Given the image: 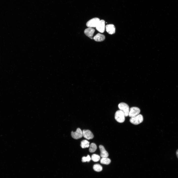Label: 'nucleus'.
<instances>
[{
	"label": "nucleus",
	"mask_w": 178,
	"mask_h": 178,
	"mask_svg": "<svg viewBox=\"0 0 178 178\" xmlns=\"http://www.w3.org/2000/svg\"><path fill=\"white\" fill-rule=\"evenodd\" d=\"M90 142L86 140L82 141L81 142L80 146L83 148H88L90 146Z\"/></svg>",
	"instance_id": "13"
},
{
	"label": "nucleus",
	"mask_w": 178,
	"mask_h": 178,
	"mask_svg": "<svg viewBox=\"0 0 178 178\" xmlns=\"http://www.w3.org/2000/svg\"><path fill=\"white\" fill-rule=\"evenodd\" d=\"M100 21L98 18H94L87 22L86 26L88 28H96Z\"/></svg>",
	"instance_id": "4"
},
{
	"label": "nucleus",
	"mask_w": 178,
	"mask_h": 178,
	"mask_svg": "<svg viewBox=\"0 0 178 178\" xmlns=\"http://www.w3.org/2000/svg\"><path fill=\"white\" fill-rule=\"evenodd\" d=\"M125 116L123 112L121 110L117 111L115 114V119L118 122L122 123L125 120Z\"/></svg>",
	"instance_id": "2"
},
{
	"label": "nucleus",
	"mask_w": 178,
	"mask_h": 178,
	"mask_svg": "<svg viewBox=\"0 0 178 178\" xmlns=\"http://www.w3.org/2000/svg\"><path fill=\"white\" fill-rule=\"evenodd\" d=\"M83 136L86 139L89 140L93 139L94 135L92 132L89 130H84L83 131Z\"/></svg>",
	"instance_id": "8"
},
{
	"label": "nucleus",
	"mask_w": 178,
	"mask_h": 178,
	"mask_svg": "<svg viewBox=\"0 0 178 178\" xmlns=\"http://www.w3.org/2000/svg\"><path fill=\"white\" fill-rule=\"evenodd\" d=\"M176 154L177 158H178V149L177 150L176 152Z\"/></svg>",
	"instance_id": "19"
},
{
	"label": "nucleus",
	"mask_w": 178,
	"mask_h": 178,
	"mask_svg": "<svg viewBox=\"0 0 178 178\" xmlns=\"http://www.w3.org/2000/svg\"><path fill=\"white\" fill-rule=\"evenodd\" d=\"M97 147L96 144L94 143H92L90 145L89 151L91 153L95 152L97 150Z\"/></svg>",
	"instance_id": "15"
},
{
	"label": "nucleus",
	"mask_w": 178,
	"mask_h": 178,
	"mask_svg": "<svg viewBox=\"0 0 178 178\" xmlns=\"http://www.w3.org/2000/svg\"><path fill=\"white\" fill-rule=\"evenodd\" d=\"M106 28L107 31L109 34L112 35L115 33V28L114 25H107L106 26Z\"/></svg>",
	"instance_id": "10"
},
{
	"label": "nucleus",
	"mask_w": 178,
	"mask_h": 178,
	"mask_svg": "<svg viewBox=\"0 0 178 178\" xmlns=\"http://www.w3.org/2000/svg\"><path fill=\"white\" fill-rule=\"evenodd\" d=\"M118 107L120 110L123 112L125 117L128 116L130 109L127 104L124 103H121L119 104Z\"/></svg>",
	"instance_id": "1"
},
{
	"label": "nucleus",
	"mask_w": 178,
	"mask_h": 178,
	"mask_svg": "<svg viewBox=\"0 0 178 178\" xmlns=\"http://www.w3.org/2000/svg\"><path fill=\"white\" fill-rule=\"evenodd\" d=\"M93 39L96 41L102 42L105 40V37L103 34L98 33L94 37Z\"/></svg>",
	"instance_id": "12"
},
{
	"label": "nucleus",
	"mask_w": 178,
	"mask_h": 178,
	"mask_svg": "<svg viewBox=\"0 0 178 178\" xmlns=\"http://www.w3.org/2000/svg\"><path fill=\"white\" fill-rule=\"evenodd\" d=\"M100 159V156L96 154H93L92 156L91 159L94 162H97L99 161Z\"/></svg>",
	"instance_id": "17"
},
{
	"label": "nucleus",
	"mask_w": 178,
	"mask_h": 178,
	"mask_svg": "<svg viewBox=\"0 0 178 178\" xmlns=\"http://www.w3.org/2000/svg\"><path fill=\"white\" fill-rule=\"evenodd\" d=\"M93 168L95 171L98 172L101 171L103 170L102 167L99 164H95L93 166Z\"/></svg>",
	"instance_id": "16"
},
{
	"label": "nucleus",
	"mask_w": 178,
	"mask_h": 178,
	"mask_svg": "<svg viewBox=\"0 0 178 178\" xmlns=\"http://www.w3.org/2000/svg\"><path fill=\"white\" fill-rule=\"evenodd\" d=\"M140 111V110L139 108L132 107L130 109L128 116L131 118L135 117L139 114Z\"/></svg>",
	"instance_id": "5"
},
{
	"label": "nucleus",
	"mask_w": 178,
	"mask_h": 178,
	"mask_svg": "<svg viewBox=\"0 0 178 178\" xmlns=\"http://www.w3.org/2000/svg\"><path fill=\"white\" fill-rule=\"evenodd\" d=\"M101 163L103 164L108 165L111 162L110 159L107 157H103L101 160Z\"/></svg>",
	"instance_id": "14"
},
{
	"label": "nucleus",
	"mask_w": 178,
	"mask_h": 178,
	"mask_svg": "<svg viewBox=\"0 0 178 178\" xmlns=\"http://www.w3.org/2000/svg\"><path fill=\"white\" fill-rule=\"evenodd\" d=\"M105 21L103 20H100L99 23L96 27L97 30L100 32L103 33L105 30Z\"/></svg>",
	"instance_id": "7"
},
{
	"label": "nucleus",
	"mask_w": 178,
	"mask_h": 178,
	"mask_svg": "<svg viewBox=\"0 0 178 178\" xmlns=\"http://www.w3.org/2000/svg\"><path fill=\"white\" fill-rule=\"evenodd\" d=\"M91 159L90 156L88 155L86 157H83L82 158V161L83 162H85L86 161L89 162Z\"/></svg>",
	"instance_id": "18"
},
{
	"label": "nucleus",
	"mask_w": 178,
	"mask_h": 178,
	"mask_svg": "<svg viewBox=\"0 0 178 178\" xmlns=\"http://www.w3.org/2000/svg\"><path fill=\"white\" fill-rule=\"evenodd\" d=\"M95 30L92 28H88L86 29L84 31L85 34L90 39H93V36Z\"/></svg>",
	"instance_id": "9"
},
{
	"label": "nucleus",
	"mask_w": 178,
	"mask_h": 178,
	"mask_svg": "<svg viewBox=\"0 0 178 178\" xmlns=\"http://www.w3.org/2000/svg\"><path fill=\"white\" fill-rule=\"evenodd\" d=\"M71 135L72 137L75 139H78L82 138L83 136L82 131L80 128H78L75 132L72 131Z\"/></svg>",
	"instance_id": "6"
},
{
	"label": "nucleus",
	"mask_w": 178,
	"mask_h": 178,
	"mask_svg": "<svg viewBox=\"0 0 178 178\" xmlns=\"http://www.w3.org/2000/svg\"><path fill=\"white\" fill-rule=\"evenodd\" d=\"M143 117L141 114L131 118L130 120V122L132 124L135 125H137L142 123L143 121Z\"/></svg>",
	"instance_id": "3"
},
{
	"label": "nucleus",
	"mask_w": 178,
	"mask_h": 178,
	"mask_svg": "<svg viewBox=\"0 0 178 178\" xmlns=\"http://www.w3.org/2000/svg\"><path fill=\"white\" fill-rule=\"evenodd\" d=\"M99 148L100 151V156L103 157H107L109 156V154L106 151L104 147L102 145H100Z\"/></svg>",
	"instance_id": "11"
}]
</instances>
